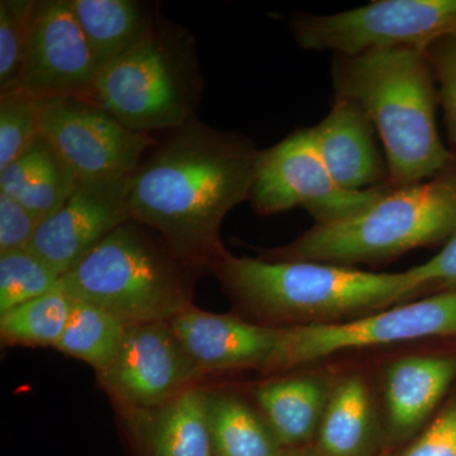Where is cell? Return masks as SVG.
<instances>
[{
  "mask_svg": "<svg viewBox=\"0 0 456 456\" xmlns=\"http://www.w3.org/2000/svg\"><path fill=\"white\" fill-rule=\"evenodd\" d=\"M202 375L170 322H156L128 326L116 358L97 378L125 412L136 415L169 403Z\"/></svg>",
  "mask_w": 456,
  "mask_h": 456,
  "instance_id": "obj_11",
  "label": "cell"
},
{
  "mask_svg": "<svg viewBox=\"0 0 456 456\" xmlns=\"http://www.w3.org/2000/svg\"><path fill=\"white\" fill-rule=\"evenodd\" d=\"M41 222L20 200L0 193V255L28 248Z\"/></svg>",
  "mask_w": 456,
  "mask_h": 456,
  "instance_id": "obj_30",
  "label": "cell"
},
{
  "mask_svg": "<svg viewBox=\"0 0 456 456\" xmlns=\"http://www.w3.org/2000/svg\"><path fill=\"white\" fill-rule=\"evenodd\" d=\"M127 327L103 308L73 299L68 325L55 349L82 360L99 373L116 358Z\"/></svg>",
  "mask_w": 456,
  "mask_h": 456,
  "instance_id": "obj_23",
  "label": "cell"
},
{
  "mask_svg": "<svg viewBox=\"0 0 456 456\" xmlns=\"http://www.w3.org/2000/svg\"><path fill=\"white\" fill-rule=\"evenodd\" d=\"M71 307L73 298L60 283L51 292L0 314L3 344L56 347L68 325Z\"/></svg>",
  "mask_w": 456,
  "mask_h": 456,
  "instance_id": "obj_24",
  "label": "cell"
},
{
  "mask_svg": "<svg viewBox=\"0 0 456 456\" xmlns=\"http://www.w3.org/2000/svg\"><path fill=\"white\" fill-rule=\"evenodd\" d=\"M310 132L318 154L340 187L364 191L389 185L386 158L375 140L377 131L353 99L335 95L330 112Z\"/></svg>",
  "mask_w": 456,
  "mask_h": 456,
  "instance_id": "obj_15",
  "label": "cell"
},
{
  "mask_svg": "<svg viewBox=\"0 0 456 456\" xmlns=\"http://www.w3.org/2000/svg\"><path fill=\"white\" fill-rule=\"evenodd\" d=\"M77 185L74 171L42 134L0 170V193L20 200L41 221L61 208Z\"/></svg>",
  "mask_w": 456,
  "mask_h": 456,
  "instance_id": "obj_18",
  "label": "cell"
},
{
  "mask_svg": "<svg viewBox=\"0 0 456 456\" xmlns=\"http://www.w3.org/2000/svg\"><path fill=\"white\" fill-rule=\"evenodd\" d=\"M215 456H284L264 417L236 395L207 392Z\"/></svg>",
  "mask_w": 456,
  "mask_h": 456,
  "instance_id": "obj_22",
  "label": "cell"
},
{
  "mask_svg": "<svg viewBox=\"0 0 456 456\" xmlns=\"http://www.w3.org/2000/svg\"><path fill=\"white\" fill-rule=\"evenodd\" d=\"M200 94L191 35L155 22L145 40L98 74L94 102L128 130L147 134L191 121Z\"/></svg>",
  "mask_w": 456,
  "mask_h": 456,
  "instance_id": "obj_6",
  "label": "cell"
},
{
  "mask_svg": "<svg viewBox=\"0 0 456 456\" xmlns=\"http://www.w3.org/2000/svg\"><path fill=\"white\" fill-rule=\"evenodd\" d=\"M228 293L257 317L294 325L338 322L422 293L410 273H371L314 261L228 254L217 269Z\"/></svg>",
  "mask_w": 456,
  "mask_h": 456,
  "instance_id": "obj_3",
  "label": "cell"
},
{
  "mask_svg": "<svg viewBox=\"0 0 456 456\" xmlns=\"http://www.w3.org/2000/svg\"><path fill=\"white\" fill-rule=\"evenodd\" d=\"M456 335V290L338 322L281 327L268 370L298 367L344 353Z\"/></svg>",
  "mask_w": 456,
  "mask_h": 456,
  "instance_id": "obj_9",
  "label": "cell"
},
{
  "mask_svg": "<svg viewBox=\"0 0 456 456\" xmlns=\"http://www.w3.org/2000/svg\"><path fill=\"white\" fill-rule=\"evenodd\" d=\"M37 4V0L0 2V89L20 73Z\"/></svg>",
  "mask_w": 456,
  "mask_h": 456,
  "instance_id": "obj_27",
  "label": "cell"
},
{
  "mask_svg": "<svg viewBox=\"0 0 456 456\" xmlns=\"http://www.w3.org/2000/svg\"><path fill=\"white\" fill-rule=\"evenodd\" d=\"M260 150L194 117L132 175V220L151 228L191 272H217L228 251L221 224L248 200Z\"/></svg>",
  "mask_w": 456,
  "mask_h": 456,
  "instance_id": "obj_1",
  "label": "cell"
},
{
  "mask_svg": "<svg viewBox=\"0 0 456 456\" xmlns=\"http://www.w3.org/2000/svg\"><path fill=\"white\" fill-rule=\"evenodd\" d=\"M98 70L75 17L70 0H42L20 73L2 92H17L36 101L82 98L94 101Z\"/></svg>",
  "mask_w": 456,
  "mask_h": 456,
  "instance_id": "obj_12",
  "label": "cell"
},
{
  "mask_svg": "<svg viewBox=\"0 0 456 456\" xmlns=\"http://www.w3.org/2000/svg\"><path fill=\"white\" fill-rule=\"evenodd\" d=\"M455 232L456 164L419 184L389 187L364 211L334 224H316L289 245L265 251L264 259L344 266L382 263Z\"/></svg>",
  "mask_w": 456,
  "mask_h": 456,
  "instance_id": "obj_4",
  "label": "cell"
},
{
  "mask_svg": "<svg viewBox=\"0 0 456 456\" xmlns=\"http://www.w3.org/2000/svg\"><path fill=\"white\" fill-rule=\"evenodd\" d=\"M331 391L314 377L285 378L255 392L261 416L284 450L311 445Z\"/></svg>",
  "mask_w": 456,
  "mask_h": 456,
  "instance_id": "obj_19",
  "label": "cell"
},
{
  "mask_svg": "<svg viewBox=\"0 0 456 456\" xmlns=\"http://www.w3.org/2000/svg\"><path fill=\"white\" fill-rule=\"evenodd\" d=\"M40 131L79 182L130 175L143 152L155 145L92 99L40 102Z\"/></svg>",
  "mask_w": 456,
  "mask_h": 456,
  "instance_id": "obj_10",
  "label": "cell"
},
{
  "mask_svg": "<svg viewBox=\"0 0 456 456\" xmlns=\"http://www.w3.org/2000/svg\"><path fill=\"white\" fill-rule=\"evenodd\" d=\"M174 334L203 374L235 369L268 370L281 327L257 325L191 305L170 321Z\"/></svg>",
  "mask_w": 456,
  "mask_h": 456,
  "instance_id": "obj_14",
  "label": "cell"
},
{
  "mask_svg": "<svg viewBox=\"0 0 456 456\" xmlns=\"http://www.w3.org/2000/svg\"><path fill=\"white\" fill-rule=\"evenodd\" d=\"M426 55L436 80L450 139L456 145V36L431 45Z\"/></svg>",
  "mask_w": 456,
  "mask_h": 456,
  "instance_id": "obj_29",
  "label": "cell"
},
{
  "mask_svg": "<svg viewBox=\"0 0 456 456\" xmlns=\"http://www.w3.org/2000/svg\"><path fill=\"white\" fill-rule=\"evenodd\" d=\"M41 134L40 102L17 92L0 93V170Z\"/></svg>",
  "mask_w": 456,
  "mask_h": 456,
  "instance_id": "obj_26",
  "label": "cell"
},
{
  "mask_svg": "<svg viewBox=\"0 0 456 456\" xmlns=\"http://www.w3.org/2000/svg\"><path fill=\"white\" fill-rule=\"evenodd\" d=\"M290 31L301 49L358 56L412 47L426 51L456 36V0H375L334 14L292 17Z\"/></svg>",
  "mask_w": 456,
  "mask_h": 456,
  "instance_id": "obj_7",
  "label": "cell"
},
{
  "mask_svg": "<svg viewBox=\"0 0 456 456\" xmlns=\"http://www.w3.org/2000/svg\"><path fill=\"white\" fill-rule=\"evenodd\" d=\"M395 456H456V392Z\"/></svg>",
  "mask_w": 456,
  "mask_h": 456,
  "instance_id": "obj_28",
  "label": "cell"
},
{
  "mask_svg": "<svg viewBox=\"0 0 456 456\" xmlns=\"http://www.w3.org/2000/svg\"><path fill=\"white\" fill-rule=\"evenodd\" d=\"M131 417L145 435L149 456H215L207 391L198 387L158 410Z\"/></svg>",
  "mask_w": 456,
  "mask_h": 456,
  "instance_id": "obj_20",
  "label": "cell"
},
{
  "mask_svg": "<svg viewBox=\"0 0 456 456\" xmlns=\"http://www.w3.org/2000/svg\"><path fill=\"white\" fill-rule=\"evenodd\" d=\"M456 379L454 356H410L386 373L389 440L407 443L428 425Z\"/></svg>",
  "mask_w": 456,
  "mask_h": 456,
  "instance_id": "obj_16",
  "label": "cell"
},
{
  "mask_svg": "<svg viewBox=\"0 0 456 456\" xmlns=\"http://www.w3.org/2000/svg\"><path fill=\"white\" fill-rule=\"evenodd\" d=\"M314 443L321 456H375L379 424L368 384L350 375L335 387Z\"/></svg>",
  "mask_w": 456,
  "mask_h": 456,
  "instance_id": "obj_17",
  "label": "cell"
},
{
  "mask_svg": "<svg viewBox=\"0 0 456 456\" xmlns=\"http://www.w3.org/2000/svg\"><path fill=\"white\" fill-rule=\"evenodd\" d=\"M191 269L163 241L130 221L61 277L73 299L92 303L125 325L170 322L193 305Z\"/></svg>",
  "mask_w": 456,
  "mask_h": 456,
  "instance_id": "obj_5",
  "label": "cell"
},
{
  "mask_svg": "<svg viewBox=\"0 0 456 456\" xmlns=\"http://www.w3.org/2000/svg\"><path fill=\"white\" fill-rule=\"evenodd\" d=\"M284 456H321L320 452L314 444L311 445L303 446V448L290 450L289 452H285Z\"/></svg>",
  "mask_w": 456,
  "mask_h": 456,
  "instance_id": "obj_32",
  "label": "cell"
},
{
  "mask_svg": "<svg viewBox=\"0 0 456 456\" xmlns=\"http://www.w3.org/2000/svg\"><path fill=\"white\" fill-rule=\"evenodd\" d=\"M98 74L136 47L154 28V18L134 0H70Z\"/></svg>",
  "mask_w": 456,
  "mask_h": 456,
  "instance_id": "obj_21",
  "label": "cell"
},
{
  "mask_svg": "<svg viewBox=\"0 0 456 456\" xmlns=\"http://www.w3.org/2000/svg\"><path fill=\"white\" fill-rule=\"evenodd\" d=\"M61 275L29 248L0 255V314L55 289Z\"/></svg>",
  "mask_w": 456,
  "mask_h": 456,
  "instance_id": "obj_25",
  "label": "cell"
},
{
  "mask_svg": "<svg viewBox=\"0 0 456 456\" xmlns=\"http://www.w3.org/2000/svg\"><path fill=\"white\" fill-rule=\"evenodd\" d=\"M132 175L79 182L64 206L41 222L29 250L64 277L117 228L132 221Z\"/></svg>",
  "mask_w": 456,
  "mask_h": 456,
  "instance_id": "obj_13",
  "label": "cell"
},
{
  "mask_svg": "<svg viewBox=\"0 0 456 456\" xmlns=\"http://www.w3.org/2000/svg\"><path fill=\"white\" fill-rule=\"evenodd\" d=\"M408 273L422 293L432 288L456 290V232L440 253L421 265L408 269Z\"/></svg>",
  "mask_w": 456,
  "mask_h": 456,
  "instance_id": "obj_31",
  "label": "cell"
},
{
  "mask_svg": "<svg viewBox=\"0 0 456 456\" xmlns=\"http://www.w3.org/2000/svg\"><path fill=\"white\" fill-rule=\"evenodd\" d=\"M388 189L389 185L364 191L340 187L318 154L308 127L260 150L248 200L257 215H277L303 207L318 224H326L358 215Z\"/></svg>",
  "mask_w": 456,
  "mask_h": 456,
  "instance_id": "obj_8",
  "label": "cell"
},
{
  "mask_svg": "<svg viewBox=\"0 0 456 456\" xmlns=\"http://www.w3.org/2000/svg\"><path fill=\"white\" fill-rule=\"evenodd\" d=\"M335 95L353 99L382 140L389 187L403 188L456 164L436 125V80L426 51L412 47L335 56Z\"/></svg>",
  "mask_w": 456,
  "mask_h": 456,
  "instance_id": "obj_2",
  "label": "cell"
}]
</instances>
